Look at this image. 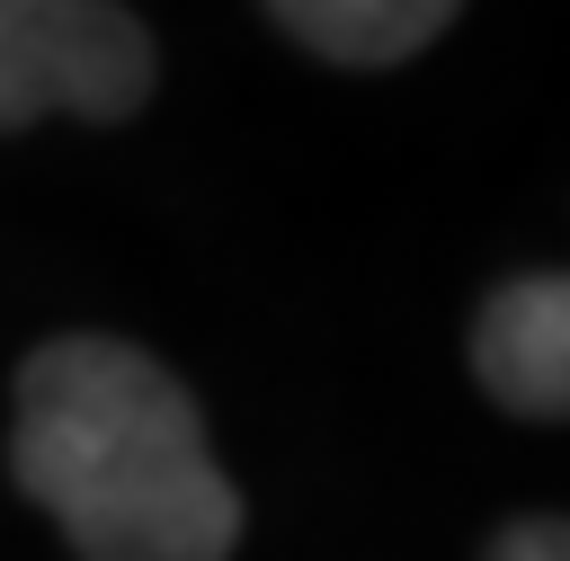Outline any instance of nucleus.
<instances>
[{
    "label": "nucleus",
    "mask_w": 570,
    "mask_h": 561,
    "mask_svg": "<svg viewBox=\"0 0 570 561\" xmlns=\"http://www.w3.org/2000/svg\"><path fill=\"white\" fill-rule=\"evenodd\" d=\"M18 490L80 561H232L240 490L223 481L196 392L125 338H45L18 365Z\"/></svg>",
    "instance_id": "f257e3e1"
},
{
    "label": "nucleus",
    "mask_w": 570,
    "mask_h": 561,
    "mask_svg": "<svg viewBox=\"0 0 570 561\" xmlns=\"http://www.w3.org/2000/svg\"><path fill=\"white\" fill-rule=\"evenodd\" d=\"M151 98V27L125 0H0V134L36 116L125 125Z\"/></svg>",
    "instance_id": "f03ea898"
},
{
    "label": "nucleus",
    "mask_w": 570,
    "mask_h": 561,
    "mask_svg": "<svg viewBox=\"0 0 570 561\" xmlns=\"http://www.w3.org/2000/svg\"><path fill=\"white\" fill-rule=\"evenodd\" d=\"M472 374L490 383L499 410L561 419L570 410V285L561 276L499 285L481 303V321H472Z\"/></svg>",
    "instance_id": "7ed1b4c3"
},
{
    "label": "nucleus",
    "mask_w": 570,
    "mask_h": 561,
    "mask_svg": "<svg viewBox=\"0 0 570 561\" xmlns=\"http://www.w3.org/2000/svg\"><path fill=\"white\" fill-rule=\"evenodd\" d=\"M463 0H267V18L321 53V62H347V71H383V62H410L419 45L445 36Z\"/></svg>",
    "instance_id": "20e7f679"
},
{
    "label": "nucleus",
    "mask_w": 570,
    "mask_h": 561,
    "mask_svg": "<svg viewBox=\"0 0 570 561\" xmlns=\"http://www.w3.org/2000/svg\"><path fill=\"white\" fill-rule=\"evenodd\" d=\"M490 561H570V543H561V516H517V525L490 543Z\"/></svg>",
    "instance_id": "39448f33"
}]
</instances>
